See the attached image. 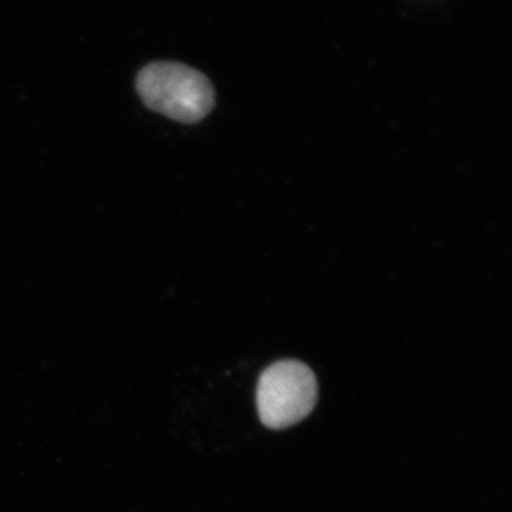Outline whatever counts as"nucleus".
Here are the masks:
<instances>
[{
	"instance_id": "1",
	"label": "nucleus",
	"mask_w": 512,
	"mask_h": 512,
	"mask_svg": "<svg viewBox=\"0 0 512 512\" xmlns=\"http://www.w3.org/2000/svg\"><path fill=\"white\" fill-rule=\"evenodd\" d=\"M136 87L148 109L180 123H198L214 109L210 80L185 64H148L138 73Z\"/></svg>"
},
{
	"instance_id": "2",
	"label": "nucleus",
	"mask_w": 512,
	"mask_h": 512,
	"mask_svg": "<svg viewBox=\"0 0 512 512\" xmlns=\"http://www.w3.org/2000/svg\"><path fill=\"white\" fill-rule=\"evenodd\" d=\"M318 393V379L305 363L293 359L272 363L256 384L259 420L271 430L295 426L313 412Z\"/></svg>"
}]
</instances>
